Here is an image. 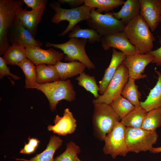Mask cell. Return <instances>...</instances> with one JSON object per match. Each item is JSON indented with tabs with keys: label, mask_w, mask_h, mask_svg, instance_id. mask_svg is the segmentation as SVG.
I'll return each instance as SVG.
<instances>
[{
	"label": "cell",
	"mask_w": 161,
	"mask_h": 161,
	"mask_svg": "<svg viewBox=\"0 0 161 161\" xmlns=\"http://www.w3.org/2000/svg\"><path fill=\"white\" fill-rule=\"evenodd\" d=\"M87 40L76 38H69L67 42L56 44L47 42L46 47H53L62 50L65 55L64 60L69 62L78 61L89 69H95V66L86 54L85 46Z\"/></svg>",
	"instance_id": "obj_6"
},
{
	"label": "cell",
	"mask_w": 161,
	"mask_h": 161,
	"mask_svg": "<svg viewBox=\"0 0 161 161\" xmlns=\"http://www.w3.org/2000/svg\"><path fill=\"white\" fill-rule=\"evenodd\" d=\"M140 5L139 0H127L118 12H112L114 17L120 20L126 25L140 14Z\"/></svg>",
	"instance_id": "obj_19"
},
{
	"label": "cell",
	"mask_w": 161,
	"mask_h": 161,
	"mask_svg": "<svg viewBox=\"0 0 161 161\" xmlns=\"http://www.w3.org/2000/svg\"><path fill=\"white\" fill-rule=\"evenodd\" d=\"M36 89L43 93L48 99L50 110L54 112L60 101L65 100L72 102L76 99V92L69 79L37 84Z\"/></svg>",
	"instance_id": "obj_4"
},
{
	"label": "cell",
	"mask_w": 161,
	"mask_h": 161,
	"mask_svg": "<svg viewBox=\"0 0 161 161\" xmlns=\"http://www.w3.org/2000/svg\"><path fill=\"white\" fill-rule=\"evenodd\" d=\"M35 66L36 81L42 84L60 80L54 65L40 64Z\"/></svg>",
	"instance_id": "obj_23"
},
{
	"label": "cell",
	"mask_w": 161,
	"mask_h": 161,
	"mask_svg": "<svg viewBox=\"0 0 161 161\" xmlns=\"http://www.w3.org/2000/svg\"><path fill=\"white\" fill-rule=\"evenodd\" d=\"M10 30H11L9 40L12 44L16 43L25 48L29 47H40L42 45V42L35 39L30 32L20 23L16 17Z\"/></svg>",
	"instance_id": "obj_15"
},
{
	"label": "cell",
	"mask_w": 161,
	"mask_h": 161,
	"mask_svg": "<svg viewBox=\"0 0 161 161\" xmlns=\"http://www.w3.org/2000/svg\"><path fill=\"white\" fill-rule=\"evenodd\" d=\"M63 140L56 135L51 136L46 149L41 153L36 154L30 160L16 158V160L24 161H53L55 151L62 145Z\"/></svg>",
	"instance_id": "obj_22"
},
{
	"label": "cell",
	"mask_w": 161,
	"mask_h": 161,
	"mask_svg": "<svg viewBox=\"0 0 161 161\" xmlns=\"http://www.w3.org/2000/svg\"><path fill=\"white\" fill-rule=\"evenodd\" d=\"M76 120L68 108L65 109L63 115L57 114L54 120V125H49L47 127L49 131L59 135L65 136L73 133L77 127Z\"/></svg>",
	"instance_id": "obj_16"
},
{
	"label": "cell",
	"mask_w": 161,
	"mask_h": 161,
	"mask_svg": "<svg viewBox=\"0 0 161 161\" xmlns=\"http://www.w3.org/2000/svg\"><path fill=\"white\" fill-rule=\"evenodd\" d=\"M58 2L61 5L62 4H68L73 8L80 7L84 3V0H59Z\"/></svg>",
	"instance_id": "obj_38"
},
{
	"label": "cell",
	"mask_w": 161,
	"mask_h": 161,
	"mask_svg": "<svg viewBox=\"0 0 161 161\" xmlns=\"http://www.w3.org/2000/svg\"><path fill=\"white\" fill-rule=\"evenodd\" d=\"M25 49L26 58L35 65L40 64L55 65L64 58L63 53L53 48L45 50L39 47H29Z\"/></svg>",
	"instance_id": "obj_12"
},
{
	"label": "cell",
	"mask_w": 161,
	"mask_h": 161,
	"mask_svg": "<svg viewBox=\"0 0 161 161\" xmlns=\"http://www.w3.org/2000/svg\"><path fill=\"white\" fill-rule=\"evenodd\" d=\"M155 72L158 76L156 84L150 90L146 99L140 102V106L147 112L161 108V73L156 69Z\"/></svg>",
	"instance_id": "obj_21"
},
{
	"label": "cell",
	"mask_w": 161,
	"mask_h": 161,
	"mask_svg": "<svg viewBox=\"0 0 161 161\" xmlns=\"http://www.w3.org/2000/svg\"><path fill=\"white\" fill-rule=\"evenodd\" d=\"M3 58L7 64L17 65L26 58L25 48L18 44H13L4 52Z\"/></svg>",
	"instance_id": "obj_24"
},
{
	"label": "cell",
	"mask_w": 161,
	"mask_h": 161,
	"mask_svg": "<svg viewBox=\"0 0 161 161\" xmlns=\"http://www.w3.org/2000/svg\"><path fill=\"white\" fill-rule=\"evenodd\" d=\"M125 1L123 0H84V4L91 8H97L96 11L101 13L123 5Z\"/></svg>",
	"instance_id": "obj_27"
},
{
	"label": "cell",
	"mask_w": 161,
	"mask_h": 161,
	"mask_svg": "<svg viewBox=\"0 0 161 161\" xmlns=\"http://www.w3.org/2000/svg\"><path fill=\"white\" fill-rule=\"evenodd\" d=\"M110 105L121 119L136 107L121 95L115 99Z\"/></svg>",
	"instance_id": "obj_30"
},
{
	"label": "cell",
	"mask_w": 161,
	"mask_h": 161,
	"mask_svg": "<svg viewBox=\"0 0 161 161\" xmlns=\"http://www.w3.org/2000/svg\"><path fill=\"white\" fill-rule=\"evenodd\" d=\"M23 1L27 7L32 8V10L36 9L42 4L46 5L48 2V1L45 0H23Z\"/></svg>",
	"instance_id": "obj_36"
},
{
	"label": "cell",
	"mask_w": 161,
	"mask_h": 161,
	"mask_svg": "<svg viewBox=\"0 0 161 161\" xmlns=\"http://www.w3.org/2000/svg\"><path fill=\"white\" fill-rule=\"evenodd\" d=\"M161 126V108L147 112L140 128L149 131H156Z\"/></svg>",
	"instance_id": "obj_31"
},
{
	"label": "cell",
	"mask_w": 161,
	"mask_h": 161,
	"mask_svg": "<svg viewBox=\"0 0 161 161\" xmlns=\"http://www.w3.org/2000/svg\"><path fill=\"white\" fill-rule=\"evenodd\" d=\"M129 77L128 69L123 63L117 69L104 93L93 99V103H105L110 105L115 99L121 95Z\"/></svg>",
	"instance_id": "obj_10"
},
{
	"label": "cell",
	"mask_w": 161,
	"mask_h": 161,
	"mask_svg": "<svg viewBox=\"0 0 161 161\" xmlns=\"http://www.w3.org/2000/svg\"><path fill=\"white\" fill-rule=\"evenodd\" d=\"M50 7L55 11L51 19L52 22L58 24L63 21H68L69 24L65 30L59 36H64L70 32L79 22L90 19L92 8L83 4L80 7L66 9L62 8L58 2L50 3Z\"/></svg>",
	"instance_id": "obj_5"
},
{
	"label": "cell",
	"mask_w": 161,
	"mask_h": 161,
	"mask_svg": "<svg viewBox=\"0 0 161 161\" xmlns=\"http://www.w3.org/2000/svg\"><path fill=\"white\" fill-rule=\"evenodd\" d=\"M25 76V88L36 89L38 83L36 81L35 66L31 60L26 58L18 64Z\"/></svg>",
	"instance_id": "obj_25"
},
{
	"label": "cell",
	"mask_w": 161,
	"mask_h": 161,
	"mask_svg": "<svg viewBox=\"0 0 161 161\" xmlns=\"http://www.w3.org/2000/svg\"><path fill=\"white\" fill-rule=\"evenodd\" d=\"M68 37L86 39L89 43L93 44L96 42H100L102 36L93 29H82L79 26L76 25L69 32Z\"/></svg>",
	"instance_id": "obj_28"
},
{
	"label": "cell",
	"mask_w": 161,
	"mask_h": 161,
	"mask_svg": "<svg viewBox=\"0 0 161 161\" xmlns=\"http://www.w3.org/2000/svg\"><path fill=\"white\" fill-rule=\"evenodd\" d=\"M92 121L95 136L100 141L121 119L114 111L110 105L105 103L94 104Z\"/></svg>",
	"instance_id": "obj_2"
},
{
	"label": "cell",
	"mask_w": 161,
	"mask_h": 161,
	"mask_svg": "<svg viewBox=\"0 0 161 161\" xmlns=\"http://www.w3.org/2000/svg\"><path fill=\"white\" fill-rule=\"evenodd\" d=\"M21 0H0V55L10 46L8 31L12 26L17 13L23 9Z\"/></svg>",
	"instance_id": "obj_3"
},
{
	"label": "cell",
	"mask_w": 161,
	"mask_h": 161,
	"mask_svg": "<svg viewBox=\"0 0 161 161\" xmlns=\"http://www.w3.org/2000/svg\"><path fill=\"white\" fill-rule=\"evenodd\" d=\"M54 66L61 80L79 75L84 72L86 67L83 64L78 61L68 63L59 61Z\"/></svg>",
	"instance_id": "obj_20"
},
{
	"label": "cell",
	"mask_w": 161,
	"mask_h": 161,
	"mask_svg": "<svg viewBox=\"0 0 161 161\" xmlns=\"http://www.w3.org/2000/svg\"><path fill=\"white\" fill-rule=\"evenodd\" d=\"M147 112L140 106L135 108L121 119L120 122L126 127L140 128Z\"/></svg>",
	"instance_id": "obj_26"
},
{
	"label": "cell",
	"mask_w": 161,
	"mask_h": 161,
	"mask_svg": "<svg viewBox=\"0 0 161 161\" xmlns=\"http://www.w3.org/2000/svg\"><path fill=\"white\" fill-rule=\"evenodd\" d=\"M78 85L92 93L96 98L99 96V88L94 76H91L83 72L76 78Z\"/></svg>",
	"instance_id": "obj_32"
},
{
	"label": "cell",
	"mask_w": 161,
	"mask_h": 161,
	"mask_svg": "<svg viewBox=\"0 0 161 161\" xmlns=\"http://www.w3.org/2000/svg\"><path fill=\"white\" fill-rule=\"evenodd\" d=\"M92 8L91 17L86 21L87 25L96 31L102 36L123 32L125 25L113 16L112 12L99 13Z\"/></svg>",
	"instance_id": "obj_8"
},
{
	"label": "cell",
	"mask_w": 161,
	"mask_h": 161,
	"mask_svg": "<svg viewBox=\"0 0 161 161\" xmlns=\"http://www.w3.org/2000/svg\"><path fill=\"white\" fill-rule=\"evenodd\" d=\"M159 42L161 45V37L159 38ZM154 57V60L152 62L158 66H161V46L157 49L152 50L149 52Z\"/></svg>",
	"instance_id": "obj_37"
},
{
	"label": "cell",
	"mask_w": 161,
	"mask_h": 161,
	"mask_svg": "<svg viewBox=\"0 0 161 161\" xmlns=\"http://www.w3.org/2000/svg\"><path fill=\"white\" fill-rule=\"evenodd\" d=\"M140 15L148 24L150 30L154 31L160 23L161 0H139Z\"/></svg>",
	"instance_id": "obj_14"
},
{
	"label": "cell",
	"mask_w": 161,
	"mask_h": 161,
	"mask_svg": "<svg viewBox=\"0 0 161 161\" xmlns=\"http://www.w3.org/2000/svg\"><path fill=\"white\" fill-rule=\"evenodd\" d=\"M101 42L102 47L106 51L111 47L117 49L126 57L138 53L124 32L103 36Z\"/></svg>",
	"instance_id": "obj_13"
},
{
	"label": "cell",
	"mask_w": 161,
	"mask_h": 161,
	"mask_svg": "<svg viewBox=\"0 0 161 161\" xmlns=\"http://www.w3.org/2000/svg\"><path fill=\"white\" fill-rule=\"evenodd\" d=\"M123 32L138 53L145 54L152 50L155 37L140 14L125 25Z\"/></svg>",
	"instance_id": "obj_1"
},
{
	"label": "cell",
	"mask_w": 161,
	"mask_h": 161,
	"mask_svg": "<svg viewBox=\"0 0 161 161\" xmlns=\"http://www.w3.org/2000/svg\"><path fill=\"white\" fill-rule=\"evenodd\" d=\"M154 57L149 53L145 54L137 53L126 57L123 63L128 69L129 77L138 80L147 77L143 74L146 66L152 63Z\"/></svg>",
	"instance_id": "obj_11"
},
{
	"label": "cell",
	"mask_w": 161,
	"mask_h": 161,
	"mask_svg": "<svg viewBox=\"0 0 161 161\" xmlns=\"http://www.w3.org/2000/svg\"><path fill=\"white\" fill-rule=\"evenodd\" d=\"M160 23H161V19H160Z\"/></svg>",
	"instance_id": "obj_41"
},
{
	"label": "cell",
	"mask_w": 161,
	"mask_h": 161,
	"mask_svg": "<svg viewBox=\"0 0 161 161\" xmlns=\"http://www.w3.org/2000/svg\"><path fill=\"white\" fill-rule=\"evenodd\" d=\"M150 152L153 154H156L161 152V147L156 148L153 147Z\"/></svg>",
	"instance_id": "obj_39"
},
{
	"label": "cell",
	"mask_w": 161,
	"mask_h": 161,
	"mask_svg": "<svg viewBox=\"0 0 161 161\" xmlns=\"http://www.w3.org/2000/svg\"><path fill=\"white\" fill-rule=\"evenodd\" d=\"M126 57L123 52L113 48L112 57L109 65L105 70L102 79L99 82L98 92L100 95L104 93L117 69L123 63Z\"/></svg>",
	"instance_id": "obj_18"
},
{
	"label": "cell",
	"mask_w": 161,
	"mask_h": 161,
	"mask_svg": "<svg viewBox=\"0 0 161 161\" xmlns=\"http://www.w3.org/2000/svg\"><path fill=\"white\" fill-rule=\"evenodd\" d=\"M80 151V147L73 141H70L66 144L65 150L54 159L53 161H75Z\"/></svg>",
	"instance_id": "obj_33"
},
{
	"label": "cell",
	"mask_w": 161,
	"mask_h": 161,
	"mask_svg": "<svg viewBox=\"0 0 161 161\" xmlns=\"http://www.w3.org/2000/svg\"><path fill=\"white\" fill-rule=\"evenodd\" d=\"M126 127L121 122H118L106 136L103 151L115 159L118 156L125 157L129 153L125 139Z\"/></svg>",
	"instance_id": "obj_9"
},
{
	"label": "cell",
	"mask_w": 161,
	"mask_h": 161,
	"mask_svg": "<svg viewBox=\"0 0 161 161\" xmlns=\"http://www.w3.org/2000/svg\"><path fill=\"white\" fill-rule=\"evenodd\" d=\"M75 161H81L78 157V156H76Z\"/></svg>",
	"instance_id": "obj_40"
},
{
	"label": "cell",
	"mask_w": 161,
	"mask_h": 161,
	"mask_svg": "<svg viewBox=\"0 0 161 161\" xmlns=\"http://www.w3.org/2000/svg\"><path fill=\"white\" fill-rule=\"evenodd\" d=\"M28 139V143H25L23 148L20 150V153L29 154L34 153L40 142L37 138H31L30 136Z\"/></svg>",
	"instance_id": "obj_34"
},
{
	"label": "cell",
	"mask_w": 161,
	"mask_h": 161,
	"mask_svg": "<svg viewBox=\"0 0 161 161\" xmlns=\"http://www.w3.org/2000/svg\"><path fill=\"white\" fill-rule=\"evenodd\" d=\"M3 58L0 57V78L2 79L4 76H6L8 78L7 75L10 76L12 78L15 80L19 79L20 78L10 72V69L7 66Z\"/></svg>",
	"instance_id": "obj_35"
},
{
	"label": "cell",
	"mask_w": 161,
	"mask_h": 161,
	"mask_svg": "<svg viewBox=\"0 0 161 161\" xmlns=\"http://www.w3.org/2000/svg\"><path fill=\"white\" fill-rule=\"evenodd\" d=\"M158 138L156 131L126 127L125 139L129 152L138 153L142 151H150Z\"/></svg>",
	"instance_id": "obj_7"
},
{
	"label": "cell",
	"mask_w": 161,
	"mask_h": 161,
	"mask_svg": "<svg viewBox=\"0 0 161 161\" xmlns=\"http://www.w3.org/2000/svg\"><path fill=\"white\" fill-rule=\"evenodd\" d=\"M46 5L42 4L36 9L31 11L22 9L16 15L17 19L34 37L36 34L37 27L42 18Z\"/></svg>",
	"instance_id": "obj_17"
},
{
	"label": "cell",
	"mask_w": 161,
	"mask_h": 161,
	"mask_svg": "<svg viewBox=\"0 0 161 161\" xmlns=\"http://www.w3.org/2000/svg\"><path fill=\"white\" fill-rule=\"evenodd\" d=\"M134 79L129 77L128 82L121 92V95L125 98L136 107L140 106L139 98L141 93L138 90V86L135 83Z\"/></svg>",
	"instance_id": "obj_29"
}]
</instances>
